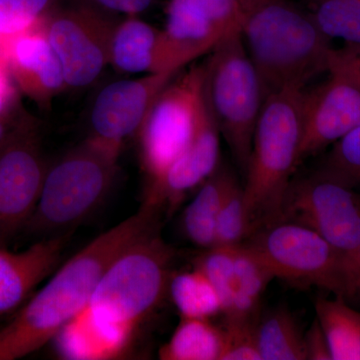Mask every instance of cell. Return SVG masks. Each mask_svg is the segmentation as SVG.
<instances>
[{
	"label": "cell",
	"instance_id": "24",
	"mask_svg": "<svg viewBox=\"0 0 360 360\" xmlns=\"http://www.w3.org/2000/svg\"><path fill=\"white\" fill-rule=\"evenodd\" d=\"M224 329L210 319L181 317L168 342L160 349L162 360H220Z\"/></svg>",
	"mask_w": 360,
	"mask_h": 360
},
{
	"label": "cell",
	"instance_id": "2",
	"mask_svg": "<svg viewBox=\"0 0 360 360\" xmlns=\"http://www.w3.org/2000/svg\"><path fill=\"white\" fill-rule=\"evenodd\" d=\"M240 33L265 98L283 89H304L328 70L333 47L312 15L283 0H240Z\"/></svg>",
	"mask_w": 360,
	"mask_h": 360
},
{
	"label": "cell",
	"instance_id": "7",
	"mask_svg": "<svg viewBox=\"0 0 360 360\" xmlns=\"http://www.w3.org/2000/svg\"><path fill=\"white\" fill-rule=\"evenodd\" d=\"M274 278L298 288H317L349 302L352 274L345 257L316 232L277 221L253 232L241 245Z\"/></svg>",
	"mask_w": 360,
	"mask_h": 360
},
{
	"label": "cell",
	"instance_id": "35",
	"mask_svg": "<svg viewBox=\"0 0 360 360\" xmlns=\"http://www.w3.org/2000/svg\"><path fill=\"white\" fill-rule=\"evenodd\" d=\"M6 66V63L0 61V115L8 105L13 94V87H11L8 75H7ZM0 120H1V116H0Z\"/></svg>",
	"mask_w": 360,
	"mask_h": 360
},
{
	"label": "cell",
	"instance_id": "13",
	"mask_svg": "<svg viewBox=\"0 0 360 360\" xmlns=\"http://www.w3.org/2000/svg\"><path fill=\"white\" fill-rule=\"evenodd\" d=\"M328 73L323 84L302 90L300 163L360 125V90L342 75Z\"/></svg>",
	"mask_w": 360,
	"mask_h": 360
},
{
	"label": "cell",
	"instance_id": "28",
	"mask_svg": "<svg viewBox=\"0 0 360 360\" xmlns=\"http://www.w3.org/2000/svg\"><path fill=\"white\" fill-rule=\"evenodd\" d=\"M317 172L360 193V125L333 144Z\"/></svg>",
	"mask_w": 360,
	"mask_h": 360
},
{
	"label": "cell",
	"instance_id": "3",
	"mask_svg": "<svg viewBox=\"0 0 360 360\" xmlns=\"http://www.w3.org/2000/svg\"><path fill=\"white\" fill-rule=\"evenodd\" d=\"M302 90L274 92L260 111L243 186L253 232L279 221L291 175L300 165Z\"/></svg>",
	"mask_w": 360,
	"mask_h": 360
},
{
	"label": "cell",
	"instance_id": "16",
	"mask_svg": "<svg viewBox=\"0 0 360 360\" xmlns=\"http://www.w3.org/2000/svg\"><path fill=\"white\" fill-rule=\"evenodd\" d=\"M68 233L51 236L27 250H0V316L20 307L58 264Z\"/></svg>",
	"mask_w": 360,
	"mask_h": 360
},
{
	"label": "cell",
	"instance_id": "11",
	"mask_svg": "<svg viewBox=\"0 0 360 360\" xmlns=\"http://www.w3.org/2000/svg\"><path fill=\"white\" fill-rule=\"evenodd\" d=\"M179 72L149 73L105 85L92 103L89 139L120 155L123 143L139 134L155 99Z\"/></svg>",
	"mask_w": 360,
	"mask_h": 360
},
{
	"label": "cell",
	"instance_id": "37",
	"mask_svg": "<svg viewBox=\"0 0 360 360\" xmlns=\"http://www.w3.org/2000/svg\"><path fill=\"white\" fill-rule=\"evenodd\" d=\"M4 137H6V129H4V123L0 120V143L4 141Z\"/></svg>",
	"mask_w": 360,
	"mask_h": 360
},
{
	"label": "cell",
	"instance_id": "23",
	"mask_svg": "<svg viewBox=\"0 0 360 360\" xmlns=\"http://www.w3.org/2000/svg\"><path fill=\"white\" fill-rule=\"evenodd\" d=\"M315 312L333 360H360V311L343 298L319 297Z\"/></svg>",
	"mask_w": 360,
	"mask_h": 360
},
{
	"label": "cell",
	"instance_id": "33",
	"mask_svg": "<svg viewBox=\"0 0 360 360\" xmlns=\"http://www.w3.org/2000/svg\"><path fill=\"white\" fill-rule=\"evenodd\" d=\"M77 1L89 4L105 13L125 14L130 16L143 13L150 6L153 0H77Z\"/></svg>",
	"mask_w": 360,
	"mask_h": 360
},
{
	"label": "cell",
	"instance_id": "1",
	"mask_svg": "<svg viewBox=\"0 0 360 360\" xmlns=\"http://www.w3.org/2000/svg\"><path fill=\"white\" fill-rule=\"evenodd\" d=\"M162 213L142 203L139 212L73 255L0 330V360L40 349L89 304L97 284L125 250L160 231Z\"/></svg>",
	"mask_w": 360,
	"mask_h": 360
},
{
	"label": "cell",
	"instance_id": "34",
	"mask_svg": "<svg viewBox=\"0 0 360 360\" xmlns=\"http://www.w3.org/2000/svg\"><path fill=\"white\" fill-rule=\"evenodd\" d=\"M304 345L307 359L333 360L328 340L316 319L304 333Z\"/></svg>",
	"mask_w": 360,
	"mask_h": 360
},
{
	"label": "cell",
	"instance_id": "6",
	"mask_svg": "<svg viewBox=\"0 0 360 360\" xmlns=\"http://www.w3.org/2000/svg\"><path fill=\"white\" fill-rule=\"evenodd\" d=\"M208 101L220 135L245 174L265 96L240 27L225 35L206 61Z\"/></svg>",
	"mask_w": 360,
	"mask_h": 360
},
{
	"label": "cell",
	"instance_id": "14",
	"mask_svg": "<svg viewBox=\"0 0 360 360\" xmlns=\"http://www.w3.org/2000/svg\"><path fill=\"white\" fill-rule=\"evenodd\" d=\"M241 15L240 0H170L163 32L184 68L240 27Z\"/></svg>",
	"mask_w": 360,
	"mask_h": 360
},
{
	"label": "cell",
	"instance_id": "20",
	"mask_svg": "<svg viewBox=\"0 0 360 360\" xmlns=\"http://www.w3.org/2000/svg\"><path fill=\"white\" fill-rule=\"evenodd\" d=\"M236 177L224 165H219L201 184V188L182 215L184 236L203 250L217 246V221L225 196Z\"/></svg>",
	"mask_w": 360,
	"mask_h": 360
},
{
	"label": "cell",
	"instance_id": "17",
	"mask_svg": "<svg viewBox=\"0 0 360 360\" xmlns=\"http://www.w3.org/2000/svg\"><path fill=\"white\" fill-rule=\"evenodd\" d=\"M110 65L124 73H156L179 71L163 30H158L136 15L116 23L111 37Z\"/></svg>",
	"mask_w": 360,
	"mask_h": 360
},
{
	"label": "cell",
	"instance_id": "8",
	"mask_svg": "<svg viewBox=\"0 0 360 360\" xmlns=\"http://www.w3.org/2000/svg\"><path fill=\"white\" fill-rule=\"evenodd\" d=\"M279 221L303 225L333 246L349 266L352 290L360 245V193L317 172L291 180Z\"/></svg>",
	"mask_w": 360,
	"mask_h": 360
},
{
	"label": "cell",
	"instance_id": "19",
	"mask_svg": "<svg viewBox=\"0 0 360 360\" xmlns=\"http://www.w3.org/2000/svg\"><path fill=\"white\" fill-rule=\"evenodd\" d=\"M135 335L101 323L82 310L56 336L61 356L66 359H115L127 354Z\"/></svg>",
	"mask_w": 360,
	"mask_h": 360
},
{
	"label": "cell",
	"instance_id": "32",
	"mask_svg": "<svg viewBox=\"0 0 360 360\" xmlns=\"http://www.w3.org/2000/svg\"><path fill=\"white\" fill-rule=\"evenodd\" d=\"M328 72H335L347 78L360 90V45L345 44L333 49Z\"/></svg>",
	"mask_w": 360,
	"mask_h": 360
},
{
	"label": "cell",
	"instance_id": "18",
	"mask_svg": "<svg viewBox=\"0 0 360 360\" xmlns=\"http://www.w3.org/2000/svg\"><path fill=\"white\" fill-rule=\"evenodd\" d=\"M11 37L8 65L18 73L27 91L47 103L66 89L60 61L44 30Z\"/></svg>",
	"mask_w": 360,
	"mask_h": 360
},
{
	"label": "cell",
	"instance_id": "4",
	"mask_svg": "<svg viewBox=\"0 0 360 360\" xmlns=\"http://www.w3.org/2000/svg\"><path fill=\"white\" fill-rule=\"evenodd\" d=\"M174 257L160 231L142 238L106 269L84 311L135 335L165 300Z\"/></svg>",
	"mask_w": 360,
	"mask_h": 360
},
{
	"label": "cell",
	"instance_id": "29",
	"mask_svg": "<svg viewBox=\"0 0 360 360\" xmlns=\"http://www.w3.org/2000/svg\"><path fill=\"white\" fill-rule=\"evenodd\" d=\"M58 0H0V35L15 37L41 22Z\"/></svg>",
	"mask_w": 360,
	"mask_h": 360
},
{
	"label": "cell",
	"instance_id": "15",
	"mask_svg": "<svg viewBox=\"0 0 360 360\" xmlns=\"http://www.w3.org/2000/svg\"><path fill=\"white\" fill-rule=\"evenodd\" d=\"M47 168L32 141L16 142L0 153V236L22 229L39 202Z\"/></svg>",
	"mask_w": 360,
	"mask_h": 360
},
{
	"label": "cell",
	"instance_id": "12",
	"mask_svg": "<svg viewBox=\"0 0 360 360\" xmlns=\"http://www.w3.org/2000/svg\"><path fill=\"white\" fill-rule=\"evenodd\" d=\"M206 77V75H205ZM220 132L203 86L195 129L187 148L158 179L149 181L144 205L172 213L219 165Z\"/></svg>",
	"mask_w": 360,
	"mask_h": 360
},
{
	"label": "cell",
	"instance_id": "27",
	"mask_svg": "<svg viewBox=\"0 0 360 360\" xmlns=\"http://www.w3.org/2000/svg\"><path fill=\"white\" fill-rule=\"evenodd\" d=\"M252 232V224L243 196V187L239 186L236 179L225 196L217 217L215 248H238Z\"/></svg>",
	"mask_w": 360,
	"mask_h": 360
},
{
	"label": "cell",
	"instance_id": "5",
	"mask_svg": "<svg viewBox=\"0 0 360 360\" xmlns=\"http://www.w3.org/2000/svg\"><path fill=\"white\" fill-rule=\"evenodd\" d=\"M120 155L87 139L47 169L39 202L25 229L60 236L79 224L108 195Z\"/></svg>",
	"mask_w": 360,
	"mask_h": 360
},
{
	"label": "cell",
	"instance_id": "21",
	"mask_svg": "<svg viewBox=\"0 0 360 360\" xmlns=\"http://www.w3.org/2000/svg\"><path fill=\"white\" fill-rule=\"evenodd\" d=\"M272 279L271 272L252 253L241 245L234 248L233 297L224 322H257L262 295Z\"/></svg>",
	"mask_w": 360,
	"mask_h": 360
},
{
	"label": "cell",
	"instance_id": "9",
	"mask_svg": "<svg viewBox=\"0 0 360 360\" xmlns=\"http://www.w3.org/2000/svg\"><path fill=\"white\" fill-rule=\"evenodd\" d=\"M205 75L206 63L177 75L151 106L137 134L149 181L160 177L193 139Z\"/></svg>",
	"mask_w": 360,
	"mask_h": 360
},
{
	"label": "cell",
	"instance_id": "30",
	"mask_svg": "<svg viewBox=\"0 0 360 360\" xmlns=\"http://www.w3.org/2000/svg\"><path fill=\"white\" fill-rule=\"evenodd\" d=\"M212 284L220 298L222 314L231 307L234 288V248L206 250L194 262Z\"/></svg>",
	"mask_w": 360,
	"mask_h": 360
},
{
	"label": "cell",
	"instance_id": "10",
	"mask_svg": "<svg viewBox=\"0 0 360 360\" xmlns=\"http://www.w3.org/2000/svg\"><path fill=\"white\" fill-rule=\"evenodd\" d=\"M115 14L89 4L52 11L42 23V30L60 61L66 89L89 86L110 65Z\"/></svg>",
	"mask_w": 360,
	"mask_h": 360
},
{
	"label": "cell",
	"instance_id": "31",
	"mask_svg": "<svg viewBox=\"0 0 360 360\" xmlns=\"http://www.w3.org/2000/svg\"><path fill=\"white\" fill-rule=\"evenodd\" d=\"M257 321L224 322V349L220 360H262L257 347Z\"/></svg>",
	"mask_w": 360,
	"mask_h": 360
},
{
	"label": "cell",
	"instance_id": "36",
	"mask_svg": "<svg viewBox=\"0 0 360 360\" xmlns=\"http://www.w3.org/2000/svg\"><path fill=\"white\" fill-rule=\"evenodd\" d=\"M350 300L360 302V245L355 257L354 277H352V290Z\"/></svg>",
	"mask_w": 360,
	"mask_h": 360
},
{
	"label": "cell",
	"instance_id": "22",
	"mask_svg": "<svg viewBox=\"0 0 360 360\" xmlns=\"http://www.w3.org/2000/svg\"><path fill=\"white\" fill-rule=\"evenodd\" d=\"M257 338L262 360L307 359L304 333L288 307H278L260 314Z\"/></svg>",
	"mask_w": 360,
	"mask_h": 360
},
{
	"label": "cell",
	"instance_id": "26",
	"mask_svg": "<svg viewBox=\"0 0 360 360\" xmlns=\"http://www.w3.org/2000/svg\"><path fill=\"white\" fill-rule=\"evenodd\" d=\"M312 18L329 39L360 45V0H321Z\"/></svg>",
	"mask_w": 360,
	"mask_h": 360
},
{
	"label": "cell",
	"instance_id": "25",
	"mask_svg": "<svg viewBox=\"0 0 360 360\" xmlns=\"http://www.w3.org/2000/svg\"><path fill=\"white\" fill-rule=\"evenodd\" d=\"M168 292L181 317L212 319L222 314L217 290L200 269L172 274Z\"/></svg>",
	"mask_w": 360,
	"mask_h": 360
}]
</instances>
